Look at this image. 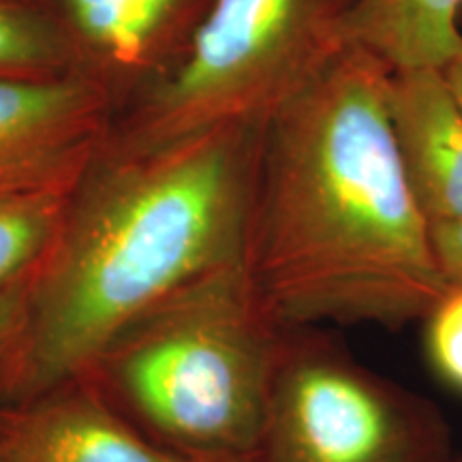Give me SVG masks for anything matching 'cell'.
<instances>
[{"mask_svg":"<svg viewBox=\"0 0 462 462\" xmlns=\"http://www.w3.org/2000/svg\"><path fill=\"white\" fill-rule=\"evenodd\" d=\"M388 78L349 45L259 129L242 262L279 330H398L448 287L396 152Z\"/></svg>","mask_w":462,"mask_h":462,"instance_id":"cell-1","label":"cell"},{"mask_svg":"<svg viewBox=\"0 0 462 462\" xmlns=\"http://www.w3.org/2000/svg\"><path fill=\"white\" fill-rule=\"evenodd\" d=\"M259 129L159 148L103 142L31 279L0 404L82 377L126 323L242 257Z\"/></svg>","mask_w":462,"mask_h":462,"instance_id":"cell-2","label":"cell"},{"mask_svg":"<svg viewBox=\"0 0 462 462\" xmlns=\"http://www.w3.org/2000/svg\"><path fill=\"white\" fill-rule=\"evenodd\" d=\"M282 334L238 257L126 323L78 379L171 452L253 460Z\"/></svg>","mask_w":462,"mask_h":462,"instance_id":"cell-3","label":"cell"},{"mask_svg":"<svg viewBox=\"0 0 462 462\" xmlns=\"http://www.w3.org/2000/svg\"><path fill=\"white\" fill-rule=\"evenodd\" d=\"M349 0H208L180 60L126 120L116 148L221 126H262L351 45Z\"/></svg>","mask_w":462,"mask_h":462,"instance_id":"cell-4","label":"cell"},{"mask_svg":"<svg viewBox=\"0 0 462 462\" xmlns=\"http://www.w3.org/2000/svg\"><path fill=\"white\" fill-rule=\"evenodd\" d=\"M429 398L374 373L323 330H285L255 462H448Z\"/></svg>","mask_w":462,"mask_h":462,"instance_id":"cell-5","label":"cell"},{"mask_svg":"<svg viewBox=\"0 0 462 462\" xmlns=\"http://www.w3.org/2000/svg\"><path fill=\"white\" fill-rule=\"evenodd\" d=\"M107 103L88 69L0 79V198L71 193L106 142Z\"/></svg>","mask_w":462,"mask_h":462,"instance_id":"cell-6","label":"cell"},{"mask_svg":"<svg viewBox=\"0 0 462 462\" xmlns=\"http://www.w3.org/2000/svg\"><path fill=\"white\" fill-rule=\"evenodd\" d=\"M0 462H223L171 452L82 379L0 404ZM234 462H255L234 460Z\"/></svg>","mask_w":462,"mask_h":462,"instance_id":"cell-7","label":"cell"},{"mask_svg":"<svg viewBox=\"0 0 462 462\" xmlns=\"http://www.w3.org/2000/svg\"><path fill=\"white\" fill-rule=\"evenodd\" d=\"M385 103L421 215L430 227L462 223V106L443 67L390 69Z\"/></svg>","mask_w":462,"mask_h":462,"instance_id":"cell-8","label":"cell"},{"mask_svg":"<svg viewBox=\"0 0 462 462\" xmlns=\"http://www.w3.org/2000/svg\"><path fill=\"white\" fill-rule=\"evenodd\" d=\"M73 39L123 71H146L187 45L208 0H62Z\"/></svg>","mask_w":462,"mask_h":462,"instance_id":"cell-9","label":"cell"},{"mask_svg":"<svg viewBox=\"0 0 462 462\" xmlns=\"http://www.w3.org/2000/svg\"><path fill=\"white\" fill-rule=\"evenodd\" d=\"M346 31L390 69L446 67L462 50V0H349Z\"/></svg>","mask_w":462,"mask_h":462,"instance_id":"cell-10","label":"cell"},{"mask_svg":"<svg viewBox=\"0 0 462 462\" xmlns=\"http://www.w3.org/2000/svg\"><path fill=\"white\" fill-rule=\"evenodd\" d=\"M84 51L31 0H0V79H45L84 69Z\"/></svg>","mask_w":462,"mask_h":462,"instance_id":"cell-11","label":"cell"},{"mask_svg":"<svg viewBox=\"0 0 462 462\" xmlns=\"http://www.w3.org/2000/svg\"><path fill=\"white\" fill-rule=\"evenodd\" d=\"M69 193L0 198V291L31 279L54 238Z\"/></svg>","mask_w":462,"mask_h":462,"instance_id":"cell-12","label":"cell"},{"mask_svg":"<svg viewBox=\"0 0 462 462\" xmlns=\"http://www.w3.org/2000/svg\"><path fill=\"white\" fill-rule=\"evenodd\" d=\"M421 323L430 366L462 392V282H449Z\"/></svg>","mask_w":462,"mask_h":462,"instance_id":"cell-13","label":"cell"},{"mask_svg":"<svg viewBox=\"0 0 462 462\" xmlns=\"http://www.w3.org/2000/svg\"><path fill=\"white\" fill-rule=\"evenodd\" d=\"M28 282V281H26ZM26 282L0 291V390L26 319Z\"/></svg>","mask_w":462,"mask_h":462,"instance_id":"cell-14","label":"cell"},{"mask_svg":"<svg viewBox=\"0 0 462 462\" xmlns=\"http://www.w3.org/2000/svg\"><path fill=\"white\" fill-rule=\"evenodd\" d=\"M432 245L448 285L462 282V223L432 227Z\"/></svg>","mask_w":462,"mask_h":462,"instance_id":"cell-15","label":"cell"},{"mask_svg":"<svg viewBox=\"0 0 462 462\" xmlns=\"http://www.w3.org/2000/svg\"><path fill=\"white\" fill-rule=\"evenodd\" d=\"M443 73H446L449 86H452L454 95L458 97L460 106H462V50L456 54L452 60L443 67Z\"/></svg>","mask_w":462,"mask_h":462,"instance_id":"cell-16","label":"cell"},{"mask_svg":"<svg viewBox=\"0 0 462 462\" xmlns=\"http://www.w3.org/2000/svg\"><path fill=\"white\" fill-rule=\"evenodd\" d=\"M448 462H462V458H458V460H454V458H449Z\"/></svg>","mask_w":462,"mask_h":462,"instance_id":"cell-17","label":"cell"}]
</instances>
